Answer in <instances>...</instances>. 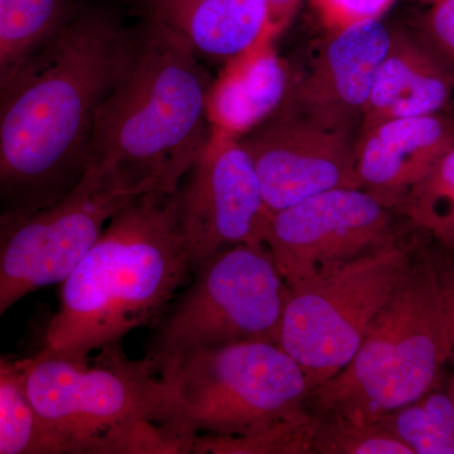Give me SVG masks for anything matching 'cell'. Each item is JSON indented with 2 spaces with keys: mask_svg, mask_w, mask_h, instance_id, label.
Listing matches in <instances>:
<instances>
[{
  "mask_svg": "<svg viewBox=\"0 0 454 454\" xmlns=\"http://www.w3.org/2000/svg\"><path fill=\"white\" fill-rule=\"evenodd\" d=\"M134 43L106 14L66 18L0 77V215L40 210L79 186L98 107Z\"/></svg>",
  "mask_w": 454,
  "mask_h": 454,
  "instance_id": "6da1fadb",
  "label": "cell"
},
{
  "mask_svg": "<svg viewBox=\"0 0 454 454\" xmlns=\"http://www.w3.org/2000/svg\"><path fill=\"white\" fill-rule=\"evenodd\" d=\"M175 193L130 197L61 284L43 348L74 358L153 325L190 279Z\"/></svg>",
  "mask_w": 454,
  "mask_h": 454,
  "instance_id": "7a4b0ae2",
  "label": "cell"
},
{
  "mask_svg": "<svg viewBox=\"0 0 454 454\" xmlns=\"http://www.w3.org/2000/svg\"><path fill=\"white\" fill-rule=\"evenodd\" d=\"M211 83L186 42L148 20L95 118L90 168L138 193H175L210 137Z\"/></svg>",
  "mask_w": 454,
  "mask_h": 454,
  "instance_id": "3957f363",
  "label": "cell"
},
{
  "mask_svg": "<svg viewBox=\"0 0 454 454\" xmlns=\"http://www.w3.org/2000/svg\"><path fill=\"white\" fill-rule=\"evenodd\" d=\"M450 358L437 269L432 253L419 250L354 357L309 391L307 409L317 418L373 422L432 389Z\"/></svg>",
  "mask_w": 454,
  "mask_h": 454,
  "instance_id": "277c9868",
  "label": "cell"
},
{
  "mask_svg": "<svg viewBox=\"0 0 454 454\" xmlns=\"http://www.w3.org/2000/svg\"><path fill=\"white\" fill-rule=\"evenodd\" d=\"M43 348L16 360L20 384L38 419L62 454L127 453L143 423L184 426L177 404L155 365L131 360L121 346L100 349L94 360Z\"/></svg>",
  "mask_w": 454,
  "mask_h": 454,
  "instance_id": "5b68a950",
  "label": "cell"
},
{
  "mask_svg": "<svg viewBox=\"0 0 454 454\" xmlns=\"http://www.w3.org/2000/svg\"><path fill=\"white\" fill-rule=\"evenodd\" d=\"M197 435H247L312 417L300 365L280 346L240 342L190 352L158 372Z\"/></svg>",
  "mask_w": 454,
  "mask_h": 454,
  "instance_id": "8992f818",
  "label": "cell"
},
{
  "mask_svg": "<svg viewBox=\"0 0 454 454\" xmlns=\"http://www.w3.org/2000/svg\"><path fill=\"white\" fill-rule=\"evenodd\" d=\"M152 328L145 357L157 372L176 358L240 342L279 346L288 289L267 247L240 244L193 271Z\"/></svg>",
  "mask_w": 454,
  "mask_h": 454,
  "instance_id": "52a82bcc",
  "label": "cell"
},
{
  "mask_svg": "<svg viewBox=\"0 0 454 454\" xmlns=\"http://www.w3.org/2000/svg\"><path fill=\"white\" fill-rule=\"evenodd\" d=\"M413 256V250L393 236L324 279L288 289L279 346L300 365L309 391L354 357Z\"/></svg>",
  "mask_w": 454,
  "mask_h": 454,
  "instance_id": "ba28073f",
  "label": "cell"
},
{
  "mask_svg": "<svg viewBox=\"0 0 454 454\" xmlns=\"http://www.w3.org/2000/svg\"><path fill=\"white\" fill-rule=\"evenodd\" d=\"M136 195L113 172L90 168L53 205L0 215V321L29 293L64 283L113 215Z\"/></svg>",
  "mask_w": 454,
  "mask_h": 454,
  "instance_id": "9c48e42d",
  "label": "cell"
},
{
  "mask_svg": "<svg viewBox=\"0 0 454 454\" xmlns=\"http://www.w3.org/2000/svg\"><path fill=\"white\" fill-rule=\"evenodd\" d=\"M393 211L363 188H334L268 217L264 245L286 289L324 279L393 238Z\"/></svg>",
  "mask_w": 454,
  "mask_h": 454,
  "instance_id": "30bf717a",
  "label": "cell"
},
{
  "mask_svg": "<svg viewBox=\"0 0 454 454\" xmlns=\"http://www.w3.org/2000/svg\"><path fill=\"white\" fill-rule=\"evenodd\" d=\"M360 136L361 128L333 124L280 106L238 140L252 160L270 216L325 191L360 188Z\"/></svg>",
  "mask_w": 454,
  "mask_h": 454,
  "instance_id": "8fae6325",
  "label": "cell"
},
{
  "mask_svg": "<svg viewBox=\"0 0 454 454\" xmlns=\"http://www.w3.org/2000/svg\"><path fill=\"white\" fill-rule=\"evenodd\" d=\"M191 270L235 245L265 247L268 211L249 154L238 139L210 130L176 191Z\"/></svg>",
  "mask_w": 454,
  "mask_h": 454,
  "instance_id": "7c38bea8",
  "label": "cell"
},
{
  "mask_svg": "<svg viewBox=\"0 0 454 454\" xmlns=\"http://www.w3.org/2000/svg\"><path fill=\"white\" fill-rule=\"evenodd\" d=\"M390 41L391 29L381 20L331 32L307 73L291 77L282 106L363 130L373 77Z\"/></svg>",
  "mask_w": 454,
  "mask_h": 454,
  "instance_id": "4fadbf2b",
  "label": "cell"
},
{
  "mask_svg": "<svg viewBox=\"0 0 454 454\" xmlns=\"http://www.w3.org/2000/svg\"><path fill=\"white\" fill-rule=\"evenodd\" d=\"M453 145L454 110L376 122L358 140V187L396 211Z\"/></svg>",
  "mask_w": 454,
  "mask_h": 454,
  "instance_id": "5bb4252c",
  "label": "cell"
},
{
  "mask_svg": "<svg viewBox=\"0 0 454 454\" xmlns=\"http://www.w3.org/2000/svg\"><path fill=\"white\" fill-rule=\"evenodd\" d=\"M453 101L450 65L419 33L391 29L389 50L373 77L363 130L387 119L453 112Z\"/></svg>",
  "mask_w": 454,
  "mask_h": 454,
  "instance_id": "9a60e30c",
  "label": "cell"
},
{
  "mask_svg": "<svg viewBox=\"0 0 454 454\" xmlns=\"http://www.w3.org/2000/svg\"><path fill=\"white\" fill-rule=\"evenodd\" d=\"M149 20L186 42L197 59L225 67L262 41L268 0H146ZM277 38V37H276Z\"/></svg>",
  "mask_w": 454,
  "mask_h": 454,
  "instance_id": "2e32d148",
  "label": "cell"
},
{
  "mask_svg": "<svg viewBox=\"0 0 454 454\" xmlns=\"http://www.w3.org/2000/svg\"><path fill=\"white\" fill-rule=\"evenodd\" d=\"M274 41L273 35H265L221 68L206 101L211 131L241 138L282 106L291 76L274 49Z\"/></svg>",
  "mask_w": 454,
  "mask_h": 454,
  "instance_id": "e0dca14e",
  "label": "cell"
},
{
  "mask_svg": "<svg viewBox=\"0 0 454 454\" xmlns=\"http://www.w3.org/2000/svg\"><path fill=\"white\" fill-rule=\"evenodd\" d=\"M413 454H454V376L447 367L422 396L379 418Z\"/></svg>",
  "mask_w": 454,
  "mask_h": 454,
  "instance_id": "ac0fdd59",
  "label": "cell"
},
{
  "mask_svg": "<svg viewBox=\"0 0 454 454\" xmlns=\"http://www.w3.org/2000/svg\"><path fill=\"white\" fill-rule=\"evenodd\" d=\"M396 212L430 236L442 252L454 254V145L411 188Z\"/></svg>",
  "mask_w": 454,
  "mask_h": 454,
  "instance_id": "d6986e66",
  "label": "cell"
},
{
  "mask_svg": "<svg viewBox=\"0 0 454 454\" xmlns=\"http://www.w3.org/2000/svg\"><path fill=\"white\" fill-rule=\"evenodd\" d=\"M0 454H62L33 411L16 360L0 354Z\"/></svg>",
  "mask_w": 454,
  "mask_h": 454,
  "instance_id": "ffe728a7",
  "label": "cell"
},
{
  "mask_svg": "<svg viewBox=\"0 0 454 454\" xmlns=\"http://www.w3.org/2000/svg\"><path fill=\"white\" fill-rule=\"evenodd\" d=\"M65 20L61 0H0V77Z\"/></svg>",
  "mask_w": 454,
  "mask_h": 454,
  "instance_id": "44dd1931",
  "label": "cell"
},
{
  "mask_svg": "<svg viewBox=\"0 0 454 454\" xmlns=\"http://www.w3.org/2000/svg\"><path fill=\"white\" fill-rule=\"evenodd\" d=\"M318 419L283 422L247 435H199L197 454H309Z\"/></svg>",
  "mask_w": 454,
  "mask_h": 454,
  "instance_id": "7402d4cb",
  "label": "cell"
},
{
  "mask_svg": "<svg viewBox=\"0 0 454 454\" xmlns=\"http://www.w3.org/2000/svg\"><path fill=\"white\" fill-rule=\"evenodd\" d=\"M317 419L318 424L312 439V453L413 454L411 448L379 420L356 422L334 417Z\"/></svg>",
  "mask_w": 454,
  "mask_h": 454,
  "instance_id": "603a6c76",
  "label": "cell"
},
{
  "mask_svg": "<svg viewBox=\"0 0 454 454\" xmlns=\"http://www.w3.org/2000/svg\"><path fill=\"white\" fill-rule=\"evenodd\" d=\"M395 0H312L328 32H336L364 20H381Z\"/></svg>",
  "mask_w": 454,
  "mask_h": 454,
  "instance_id": "cb8c5ba5",
  "label": "cell"
},
{
  "mask_svg": "<svg viewBox=\"0 0 454 454\" xmlns=\"http://www.w3.org/2000/svg\"><path fill=\"white\" fill-rule=\"evenodd\" d=\"M420 35L454 71V0H437L420 25Z\"/></svg>",
  "mask_w": 454,
  "mask_h": 454,
  "instance_id": "d4e9b609",
  "label": "cell"
},
{
  "mask_svg": "<svg viewBox=\"0 0 454 454\" xmlns=\"http://www.w3.org/2000/svg\"><path fill=\"white\" fill-rule=\"evenodd\" d=\"M437 269L439 288L446 315L448 339H450V366L454 376V254L432 253Z\"/></svg>",
  "mask_w": 454,
  "mask_h": 454,
  "instance_id": "484cf974",
  "label": "cell"
},
{
  "mask_svg": "<svg viewBox=\"0 0 454 454\" xmlns=\"http://www.w3.org/2000/svg\"><path fill=\"white\" fill-rule=\"evenodd\" d=\"M301 0H268V28L276 37L291 23Z\"/></svg>",
  "mask_w": 454,
  "mask_h": 454,
  "instance_id": "4316f807",
  "label": "cell"
},
{
  "mask_svg": "<svg viewBox=\"0 0 454 454\" xmlns=\"http://www.w3.org/2000/svg\"><path fill=\"white\" fill-rule=\"evenodd\" d=\"M423 2L430 3V4H433V3L437 2V0H423Z\"/></svg>",
  "mask_w": 454,
  "mask_h": 454,
  "instance_id": "83f0119b",
  "label": "cell"
}]
</instances>
